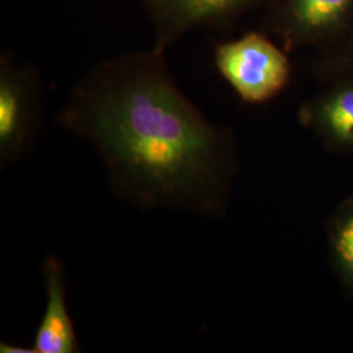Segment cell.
Wrapping results in <instances>:
<instances>
[{"mask_svg": "<svg viewBox=\"0 0 353 353\" xmlns=\"http://www.w3.org/2000/svg\"><path fill=\"white\" fill-rule=\"evenodd\" d=\"M0 352L1 353H34L33 347L26 348V347H20V345H13L8 343H1L0 344Z\"/></svg>", "mask_w": 353, "mask_h": 353, "instance_id": "obj_9", "label": "cell"}, {"mask_svg": "<svg viewBox=\"0 0 353 353\" xmlns=\"http://www.w3.org/2000/svg\"><path fill=\"white\" fill-rule=\"evenodd\" d=\"M154 32V46L166 51L196 28L227 26L263 0H140Z\"/></svg>", "mask_w": 353, "mask_h": 353, "instance_id": "obj_4", "label": "cell"}, {"mask_svg": "<svg viewBox=\"0 0 353 353\" xmlns=\"http://www.w3.org/2000/svg\"><path fill=\"white\" fill-rule=\"evenodd\" d=\"M328 237L341 280L353 290V198L343 201L331 217Z\"/></svg>", "mask_w": 353, "mask_h": 353, "instance_id": "obj_8", "label": "cell"}, {"mask_svg": "<svg viewBox=\"0 0 353 353\" xmlns=\"http://www.w3.org/2000/svg\"><path fill=\"white\" fill-rule=\"evenodd\" d=\"M301 121L330 145L353 148V81L338 85L306 105Z\"/></svg>", "mask_w": 353, "mask_h": 353, "instance_id": "obj_7", "label": "cell"}, {"mask_svg": "<svg viewBox=\"0 0 353 353\" xmlns=\"http://www.w3.org/2000/svg\"><path fill=\"white\" fill-rule=\"evenodd\" d=\"M353 13V0H284L274 12V26L288 45L326 37Z\"/></svg>", "mask_w": 353, "mask_h": 353, "instance_id": "obj_5", "label": "cell"}, {"mask_svg": "<svg viewBox=\"0 0 353 353\" xmlns=\"http://www.w3.org/2000/svg\"><path fill=\"white\" fill-rule=\"evenodd\" d=\"M46 307L33 341L34 353L81 352L75 326L65 301L67 280L63 263L48 255L43 265Z\"/></svg>", "mask_w": 353, "mask_h": 353, "instance_id": "obj_6", "label": "cell"}, {"mask_svg": "<svg viewBox=\"0 0 353 353\" xmlns=\"http://www.w3.org/2000/svg\"><path fill=\"white\" fill-rule=\"evenodd\" d=\"M42 85L37 68L0 54V169L21 161L37 143Z\"/></svg>", "mask_w": 353, "mask_h": 353, "instance_id": "obj_2", "label": "cell"}, {"mask_svg": "<svg viewBox=\"0 0 353 353\" xmlns=\"http://www.w3.org/2000/svg\"><path fill=\"white\" fill-rule=\"evenodd\" d=\"M214 61L217 72L248 103L272 100L290 81L288 57L259 33L216 45Z\"/></svg>", "mask_w": 353, "mask_h": 353, "instance_id": "obj_3", "label": "cell"}, {"mask_svg": "<svg viewBox=\"0 0 353 353\" xmlns=\"http://www.w3.org/2000/svg\"><path fill=\"white\" fill-rule=\"evenodd\" d=\"M57 123L97 151L118 199L143 211L225 212L233 139L176 85L165 51L123 52L94 65Z\"/></svg>", "mask_w": 353, "mask_h": 353, "instance_id": "obj_1", "label": "cell"}]
</instances>
